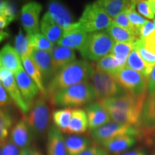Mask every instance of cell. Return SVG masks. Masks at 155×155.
I'll return each instance as SVG.
<instances>
[{
    "label": "cell",
    "instance_id": "6da1fadb",
    "mask_svg": "<svg viewBox=\"0 0 155 155\" xmlns=\"http://www.w3.org/2000/svg\"><path fill=\"white\" fill-rule=\"evenodd\" d=\"M146 98L147 94L136 96L126 92L121 96L98 101L107 110L114 122L139 128Z\"/></svg>",
    "mask_w": 155,
    "mask_h": 155
},
{
    "label": "cell",
    "instance_id": "7a4b0ae2",
    "mask_svg": "<svg viewBox=\"0 0 155 155\" xmlns=\"http://www.w3.org/2000/svg\"><path fill=\"white\" fill-rule=\"evenodd\" d=\"M96 71L94 65L86 60H78L58 71L47 84L48 99L60 91L90 81Z\"/></svg>",
    "mask_w": 155,
    "mask_h": 155
},
{
    "label": "cell",
    "instance_id": "3957f363",
    "mask_svg": "<svg viewBox=\"0 0 155 155\" xmlns=\"http://www.w3.org/2000/svg\"><path fill=\"white\" fill-rule=\"evenodd\" d=\"M96 99L89 81L74 85L60 91L49 98L52 106L58 107H79L91 104Z\"/></svg>",
    "mask_w": 155,
    "mask_h": 155
},
{
    "label": "cell",
    "instance_id": "277c9868",
    "mask_svg": "<svg viewBox=\"0 0 155 155\" xmlns=\"http://www.w3.org/2000/svg\"><path fill=\"white\" fill-rule=\"evenodd\" d=\"M114 45V40L106 31L88 34L81 55L86 61H98L111 53Z\"/></svg>",
    "mask_w": 155,
    "mask_h": 155
},
{
    "label": "cell",
    "instance_id": "5b68a950",
    "mask_svg": "<svg viewBox=\"0 0 155 155\" xmlns=\"http://www.w3.org/2000/svg\"><path fill=\"white\" fill-rule=\"evenodd\" d=\"M48 98L40 96L36 98L31 106L29 115L24 117L28 122L34 137L43 135L49 127L50 109Z\"/></svg>",
    "mask_w": 155,
    "mask_h": 155
},
{
    "label": "cell",
    "instance_id": "8992f818",
    "mask_svg": "<svg viewBox=\"0 0 155 155\" xmlns=\"http://www.w3.org/2000/svg\"><path fill=\"white\" fill-rule=\"evenodd\" d=\"M112 22V19L94 2L86 5L78 23L85 32L91 34L106 29Z\"/></svg>",
    "mask_w": 155,
    "mask_h": 155
},
{
    "label": "cell",
    "instance_id": "52a82bcc",
    "mask_svg": "<svg viewBox=\"0 0 155 155\" xmlns=\"http://www.w3.org/2000/svg\"><path fill=\"white\" fill-rule=\"evenodd\" d=\"M89 82L94 89L96 99L98 101L114 98L126 93L112 75L96 70Z\"/></svg>",
    "mask_w": 155,
    "mask_h": 155
},
{
    "label": "cell",
    "instance_id": "ba28073f",
    "mask_svg": "<svg viewBox=\"0 0 155 155\" xmlns=\"http://www.w3.org/2000/svg\"><path fill=\"white\" fill-rule=\"evenodd\" d=\"M126 92L136 96L146 95L148 91V81L146 77L125 66L113 76Z\"/></svg>",
    "mask_w": 155,
    "mask_h": 155
},
{
    "label": "cell",
    "instance_id": "9c48e42d",
    "mask_svg": "<svg viewBox=\"0 0 155 155\" xmlns=\"http://www.w3.org/2000/svg\"><path fill=\"white\" fill-rule=\"evenodd\" d=\"M91 135L95 141L101 144L106 141L122 135H130L140 138V131L139 128L132 126L111 122L91 131Z\"/></svg>",
    "mask_w": 155,
    "mask_h": 155
},
{
    "label": "cell",
    "instance_id": "30bf717a",
    "mask_svg": "<svg viewBox=\"0 0 155 155\" xmlns=\"http://www.w3.org/2000/svg\"><path fill=\"white\" fill-rule=\"evenodd\" d=\"M0 82L6 89L12 100L24 116H27L30 110V106L23 99L15 81L14 74L8 70L0 66Z\"/></svg>",
    "mask_w": 155,
    "mask_h": 155
},
{
    "label": "cell",
    "instance_id": "8fae6325",
    "mask_svg": "<svg viewBox=\"0 0 155 155\" xmlns=\"http://www.w3.org/2000/svg\"><path fill=\"white\" fill-rule=\"evenodd\" d=\"M42 6L35 2L26 3L21 9V23L28 35L38 33L40 30V15Z\"/></svg>",
    "mask_w": 155,
    "mask_h": 155
},
{
    "label": "cell",
    "instance_id": "7c38bea8",
    "mask_svg": "<svg viewBox=\"0 0 155 155\" xmlns=\"http://www.w3.org/2000/svg\"><path fill=\"white\" fill-rule=\"evenodd\" d=\"M140 138L146 141L155 133V94H149L145 99L141 115Z\"/></svg>",
    "mask_w": 155,
    "mask_h": 155
},
{
    "label": "cell",
    "instance_id": "4fadbf2b",
    "mask_svg": "<svg viewBox=\"0 0 155 155\" xmlns=\"http://www.w3.org/2000/svg\"><path fill=\"white\" fill-rule=\"evenodd\" d=\"M88 35V34L81 28L78 22H74L69 28L63 30V35L57 45L80 51L84 45Z\"/></svg>",
    "mask_w": 155,
    "mask_h": 155
},
{
    "label": "cell",
    "instance_id": "5bb4252c",
    "mask_svg": "<svg viewBox=\"0 0 155 155\" xmlns=\"http://www.w3.org/2000/svg\"><path fill=\"white\" fill-rule=\"evenodd\" d=\"M14 76L23 99L31 107L40 92L38 86L25 72L24 68L15 73Z\"/></svg>",
    "mask_w": 155,
    "mask_h": 155
},
{
    "label": "cell",
    "instance_id": "9a60e30c",
    "mask_svg": "<svg viewBox=\"0 0 155 155\" xmlns=\"http://www.w3.org/2000/svg\"><path fill=\"white\" fill-rule=\"evenodd\" d=\"M86 113L88 118V129L91 131H94L110 123L111 120L107 110L98 101L93 102L87 105Z\"/></svg>",
    "mask_w": 155,
    "mask_h": 155
},
{
    "label": "cell",
    "instance_id": "2e32d148",
    "mask_svg": "<svg viewBox=\"0 0 155 155\" xmlns=\"http://www.w3.org/2000/svg\"><path fill=\"white\" fill-rule=\"evenodd\" d=\"M30 58L38 68L43 82L49 83L56 73L53 65L51 54L41 50H33Z\"/></svg>",
    "mask_w": 155,
    "mask_h": 155
},
{
    "label": "cell",
    "instance_id": "e0dca14e",
    "mask_svg": "<svg viewBox=\"0 0 155 155\" xmlns=\"http://www.w3.org/2000/svg\"><path fill=\"white\" fill-rule=\"evenodd\" d=\"M33 134L28 122L23 118L19 120L11 131L10 140L19 149L24 150L30 147L33 138Z\"/></svg>",
    "mask_w": 155,
    "mask_h": 155
},
{
    "label": "cell",
    "instance_id": "ac0fdd59",
    "mask_svg": "<svg viewBox=\"0 0 155 155\" xmlns=\"http://www.w3.org/2000/svg\"><path fill=\"white\" fill-rule=\"evenodd\" d=\"M48 13L63 30L74 23L68 9L58 2L52 1L48 3Z\"/></svg>",
    "mask_w": 155,
    "mask_h": 155
},
{
    "label": "cell",
    "instance_id": "d6986e66",
    "mask_svg": "<svg viewBox=\"0 0 155 155\" xmlns=\"http://www.w3.org/2000/svg\"><path fill=\"white\" fill-rule=\"evenodd\" d=\"M21 58L16 50L9 44L5 45L0 50V66L15 74L23 69Z\"/></svg>",
    "mask_w": 155,
    "mask_h": 155
},
{
    "label": "cell",
    "instance_id": "ffe728a7",
    "mask_svg": "<svg viewBox=\"0 0 155 155\" xmlns=\"http://www.w3.org/2000/svg\"><path fill=\"white\" fill-rule=\"evenodd\" d=\"M137 140V137L134 136L122 135L106 141L101 145L108 153L119 155L134 146Z\"/></svg>",
    "mask_w": 155,
    "mask_h": 155
},
{
    "label": "cell",
    "instance_id": "44dd1931",
    "mask_svg": "<svg viewBox=\"0 0 155 155\" xmlns=\"http://www.w3.org/2000/svg\"><path fill=\"white\" fill-rule=\"evenodd\" d=\"M48 155H68L65 137L56 127H51L48 133Z\"/></svg>",
    "mask_w": 155,
    "mask_h": 155
},
{
    "label": "cell",
    "instance_id": "7402d4cb",
    "mask_svg": "<svg viewBox=\"0 0 155 155\" xmlns=\"http://www.w3.org/2000/svg\"><path fill=\"white\" fill-rule=\"evenodd\" d=\"M50 54L56 73L76 61V55L74 50L62 46L55 45Z\"/></svg>",
    "mask_w": 155,
    "mask_h": 155
},
{
    "label": "cell",
    "instance_id": "603a6c76",
    "mask_svg": "<svg viewBox=\"0 0 155 155\" xmlns=\"http://www.w3.org/2000/svg\"><path fill=\"white\" fill-rule=\"evenodd\" d=\"M88 129V121L86 111L81 108H73L72 117L66 134L73 135L83 134Z\"/></svg>",
    "mask_w": 155,
    "mask_h": 155
},
{
    "label": "cell",
    "instance_id": "cb8c5ba5",
    "mask_svg": "<svg viewBox=\"0 0 155 155\" xmlns=\"http://www.w3.org/2000/svg\"><path fill=\"white\" fill-rule=\"evenodd\" d=\"M96 4L110 18L114 19L117 15L127 11L132 5L133 1L101 0L96 2Z\"/></svg>",
    "mask_w": 155,
    "mask_h": 155
},
{
    "label": "cell",
    "instance_id": "d4e9b609",
    "mask_svg": "<svg viewBox=\"0 0 155 155\" xmlns=\"http://www.w3.org/2000/svg\"><path fill=\"white\" fill-rule=\"evenodd\" d=\"M40 30L50 42H58L63 35V30L56 23L48 12L42 17L40 22Z\"/></svg>",
    "mask_w": 155,
    "mask_h": 155
},
{
    "label": "cell",
    "instance_id": "484cf974",
    "mask_svg": "<svg viewBox=\"0 0 155 155\" xmlns=\"http://www.w3.org/2000/svg\"><path fill=\"white\" fill-rule=\"evenodd\" d=\"M91 141L80 135H68L65 137V145L68 155H79L90 147Z\"/></svg>",
    "mask_w": 155,
    "mask_h": 155
},
{
    "label": "cell",
    "instance_id": "4316f807",
    "mask_svg": "<svg viewBox=\"0 0 155 155\" xmlns=\"http://www.w3.org/2000/svg\"><path fill=\"white\" fill-rule=\"evenodd\" d=\"M21 61H22L23 68L25 72L28 73V75L32 78V80L35 83L42 96L48 98L47 91L44 86L43 79H42V75L35 64L30 59V58H21Z\"/></svg>",
    "mask_w": 155,
    "mask_h": 155
},
{
    "label": "cell",
    "instance_id": "83f0119b",
    "mask_svg": "<svg viewBox=\"0 0 155 155\" xmlns=\"http://www.w3.org/2000/svg\"><path fill=\"white\" fill-rule=\"evenodd\" d=\"M106 31L116 42L134 43L136 40L139 38L129 31L122 28L114 22H112L111 25L106 29Z\"/></svg>",
    "mask_w": 155,
    "mask_h": 155
},
{
    "label": "cell",
    "instance_id": "f1b7e54d",
    "mask_svg": "<svg viewBox=\"0 0 155 155\" xmlns=\"http://www.w3.org/2000/svg\"><path fill=\"white\" fill-rule=\"evenodd\" d=\"M126 66L141 73L147 78L149 77L153 68V67L148 66L146 65V63L143 61V60L141 59L140 55L135 48H134L131 50V52L128 56Z\"/></svg>",
    "mask_w": 155,
    "mask_h": 155
},
{
    "label": "cell",
    "instance_id": "f546056e",
    "mask_svg": "<svg viewBox=\"0 0 155 155\" xmlns=\"http://www.w3.org/2000/svg\"><path fill=\"white\" fill-rule=\"evenodd\" d=\"M134 48V43L115 42L110 54H111L115 58L119 67L123 68L127 65L128 56Z\"/></svg>",
    "mask_w": 155,
    "mask_h": 155
},
{
    "label": "cell",
    "instance_id": "4dcf8cb0",
    "mask_svg": "<svg viewBox=\"0 0 155 155\" xmlns=\"http://www.w3.org/2000/svg\"><path fill=\"white\" fill-rule=\"evenodd\" d=\"M72 108L55 110L53 113V120L55 127L61 131L65 133L72 117Z\"/></svg>",
    "mask_w": 155,
    "mask_h": 155
},
{
    "label": "cell",
    "instance_id": "1f68e13d",
    "mask_svg": "<svg viewBox=\"0 0 155 155\" xmlns=\"http://www.w3.org/2000/svg\"><path fill=\"white\" fill-rule=\"evenodd\" d=\"M95 68L96 71L108 73L112 76H114L120 69H121L117 61H116L115 58L111 54H108L97 61Z\"/></svg>",
    "mask_w": 155,
    "mask_h": 155
},
{
    "label": "cell",
    "instance_id": "d6a6232c",
    "mask_svg": "<svg viewBox=\"0 0 155 155\" xmlns=\"http://www.w3.org/2000/svg\"><path fill=\"white\" fill-rule=\"evenodd\" d=\"M28 38L31 48L33 50H41L51 53L53 48L55 47V45L53 42H50L44 35L40 32L28 35Z\"/></svg>",
    "mask_w": 155,
    "mask_h": 155
},
{
    "label": "cell",
    "instance_id": "836d02e7",
    "mask_svg": "<svg viewBox=\"0 0 155 155\" xmlns=\"http://www.w3.org/2000/svg\"><path fill=\"white\" fill-rule=\"evenodd\" d=\"M15 49L20 58H30L33 50L29 42L28 36H25L21 30H19L15 38Z\"/></svg>",
    "mask_w": 155,
    "mask_h": 155
},
{
    "label": "cell",
    "instance_id": "e575fe53",
    "mask_svg": "<svg viewBox=\"0 0 155 155\" xmlns=\"http://www.w3.org/2000/svg\"><path fill=\"white\" fill-rule=\"evenodd\" d=\"M134 45L146 65L148 66L154 67L155 65V54L150 53L144 48L143 40L140 38H138L134 43Z\"/></svg>",
    "mask_w": 155,
    "mask_h": 155
},
{
    "label": "cell",
    "instance_id": "d590c367",
    "mask_svg": "<svg viewBox=\"0 0 155 155\" xmlns=\"http://www.w3.org/2000/svg\"><path fill=\"white\" fill-rule=\"evenodd\" d=\"M136 5H135V1H133L132 5L125 12L127 16L129 19V20L132 23L134 26L135 27L137 30H139L142 25L145 24L147 22V19H145L144 17H141L140 15L136 11Z\"/></svg>",
    "mask_w": 155,
    "mask_h": 155
},
{
    "label": "cell",
    "instance_id": "8d00e7d4",
    "mask_svg": "<svg viewBox=\"0 0 155 155\" xmlns=\"http://www.w3.org/2000/svg\"><path fill=\"white\" fill-rule=\"evenodd\" d=\"M113 22L118 25L119 26L121 27L122 28H124L126 30L129 31L131 33L137 36L139 38V30L134 26L132 23L129 20L127 16L126 12H122L119 15H117L115 18L113 19Z\"/></svg>",
    "mask_w": 155,
    "mask_h": 155
},
{
    "label": "cell",
    "instance_id": "74e56055",
    "mask_svg": "<svg viewBox=\"0 0 155 155\" xmlns=\"http://www.w3.org/2000/svg\"><path fill=\"white\" fill-rule=\"evenodd\" d=\"M1 16L8 19L12 22L17 16V6L16 3L10 1H3L1 9Z\"/></svg>",
    "mask_w": 155,
    "mask_h": 155
},
{
    "label": "cell",
    "instance_id": "f35d334b",
    "mask_svg": "<svg viewBox=\"0 0 155 155\" xmlns=\"http://www.w3.org/2000/svg\"><path fill=\"white\" fill-rule=\"evenodd\" d=\"M136 8L141 15L148 19H154L155 15L151 11L147 1H135Z\"/></svg>",
    "mask_w": 155,
    "mask_h": 155
},
{
    "label": "cell",
    "instance_id": "ab89813d",
    "mask_svg": "<svg viewBox=\"0 0 155 155\" xmlns=\"http://www.w3.org/2000/svg\"><path fill=\"white\" fill-rule=\"evenodd\" d=\"M20 152L19 147L10 139H7L3 145L2 155H20Z\"/></svg>",
    "mask_w": 155,
    "mask_h": 155
},
{
    "label": "cell",
    "instance_id": "60d3db41",
    "mask_svg": "<svg viewBox=\"0 0 155 155\" xmlns=\"http://www.w3.org/2000/svg\"><path fill=\"white\" fill-rule=\"evenodd\" d=\"M14 123V119L9 111L0 108V127L9 129Z\"/></svg>",
    "mask_w": 155,
    "mask_h": 155
},
{
    "label": "cell",
    "instance_id": "b9f144b4",
    "mask_svg": "<svg viewBox=\"0 0 155 155\" xmlns=\"http://www.w3.org/2000/svg\"><path fill=\"white\" fill-rule=\"evenodd\" d=\"M155 30V26L154 23L151 21L147 20L144 25L141 27V28L139 30V38L141 40H144L147 37L152 34Z\"/></svg>",
    "mask_w": 155,
    "mask_h": 155
},
{
    "label": "cell",
    "instance_id": "7bdbcfd3",
    "mask_svg": "<svg viewBox=\"0 0 155 155\" xmlns=\"http://www.w3.org/2000/svg\"><path fill=\"white\" fill-rule=\"evenodd\" d=\"M12 104L13 101L11 97L0 82V108L12 105Z\"/></svg>",
    "mask_w": 155,
    "mask_h": 155
},
{
    "label": "cell",
    "instance_id": "ee69618b",
    "mask_svg": "<svg viewBox=\"0 0 155 155\" xmlns=\"http://www.w3.org/2000/svg\"><path fill=\"white\" fill-rule=\"evenodd\" d=\"M79 155H108V154L103 147L94 145L89 147Z\"/></svg>",
    "mask_w": 155,
    "mask_h": 155
},
{
    "label": "cell",
    "instance_id": "f6af8a7d",
    "mask_svg": "<svg viewBox=\"0 0 155 155\" xmlns=\"http://www.w3.org/2000/svg\"><path fill=\"white\" fill-rule=\"evenodd\" d=\"M142 40L144 48L150 53L155 54V30L147 38Z\"/></svg>",
    "mask_w": 155,
    "mask_h": 155
},
{
    "label": "cell",
    "instance_id": "bcb514c9",
    "mask_svg": "<svg viewBox=\"0 0 155 155\" xmlns=\"http://www.w3.org/2000/svg\"><path fill=\"white\" fill-rule=\"evenodd\" d=\"M147 81H148L149 94H155V65L153 67L152 72L147 78Z\"/></svg>",
    "mask_w": 155,
    "mask_h": 155
},
{
    "label": "cell",
    "instance_id": "7dc6e473",
    "mask_svg": "<svg viewBox=\"0 0 155 155\" xmlns=\"http://www.w3.org/2000/svg\"><path fill=\"white\" fill-rule=\"evenodd\" d=\"M20 155H42V154L37 149L30 147L21 151Z\"/></svg>",
    "mask_w": 155,
    "mask_h": 155
},
{
    "label": "cell",
    "instance_id": "c3c4849f",
    "mask_svg": "<svg viewBox=\"0 0 155 155\" xmlns=\"http://www.w3.org/2000/svg\"><path fill=\"white\" fill-rule=\"evenodd\" d=\"M9 136V129L0 127V142H5L7 140Z\"/></svg>",
    "mask_w": 155,
    "mask_h": 155
},
{
    "label": "cell",
    "instance_id": "681fc988",
    "mask_svg": "<svg viewBox=\"0 0 155 155\" xmlns=\"http://www.w3.org/2000/svg\"><path fill=\"white\" fill-rule=\"evenodd\" d=\"M120 155H147V154L144 150H141V149H136V150L122 153Z\"/></svg>",
    "mask_w": 155,
    "mask_h": 155
},
{
    "label": "cell",
    "instance_id": "f907efd6",
    "mask_svg": "<svg viewBox=\"0 0 155 155\" xmlns=\"http://www.w3.org/2000/svg\"><path fill=\"white\" fill-rule=\"evenodd\" d=\"M11 22L8 19L3 16H0V30H2L10 24Z\"/></svg>",
    "mask_w": 155,
    "mask_h": 155
},
{
    "label": "cell",
    "instance_id": "816d5d0a",
    "mask_svg": "<svg viewBox=\"0 0 155 155\" xmlns=\"http://www.w3.org/2000/svg\"><path fill=\"white\" fill-rule=\"evenodd\" d=\"M9 37V34L5 31L0 30V43Z\"/></svg>",
    "mask_w": 155,
    "mask_h": 155
},
{
    "label": "cell",
    "instance_id": "f5cc1de1",
    "mask_svg": "<svg viewBox=\"0 0 155 155\" xmlns=\"http://www.w3.org/2000/svg\"><path fill=\"white\" fill-rule=\"evenodd\" d=\"M5 142H0V155H2V148L3 145L5 144Z\"/></svg>",
    "mask_w": 155,
    "mask_h": 155
},
{
    "label": "cell",
    "instance_id": "db71d44e",
    "mask_svg": "<svg viewBox=\"0 0 155 155\" xmlns=\"http://www.w3.org/2000/svg\"><path fill=\"white\" fill-rule=\"evenodd\" d=\"M3 1H0V16H1V9H2V6Z\"/></svg>",
    "mask_w": 155,
    "mask_h": 155
},
{
    "label": "cell",
    "instance_id": "11a10c76",
    "mask_svg": "<svg viewBox=\"0 0 155 155\" xmlns=\"http://www.w3.org/2000/svg\"><path fill=\"white\" fill-rule=\"evenodd\" d=\"M153 23H154V26H155V19H154V22H153Z\"/></svg>",
    "mask_w": 155,
    "mask_h": 155
},
{
    "label": "cell",
    "instance_id": "9f6ffc18",
    "mask_svg": "<svg viewBox=\"0 0 155 155\" xmlns=\"http://www.w3.org/2000/svg\"><path fill=\"white\" fill-rule=\"evenodd\" d=\"M152 137H155V133L154 134H153V136H152Z\"/></svg>",
    "mask_w": 155,
    "mask_h": 155
},
{
    "label": "cell",
    "instance_id": "6f0895ef",
    "mask_svg": "<svg viewBox=\"0 0 155 155\" xmlns=\"http://www.w3.org/2000/svg\"><path fill=\"white\" fill-rule=\"evenodd\" d=\"M152 155H155V152H154V153H153V154H152Z\"/></svg>",
    "mask_w": 155,
    "mask_h": 155
}]
</instances>
